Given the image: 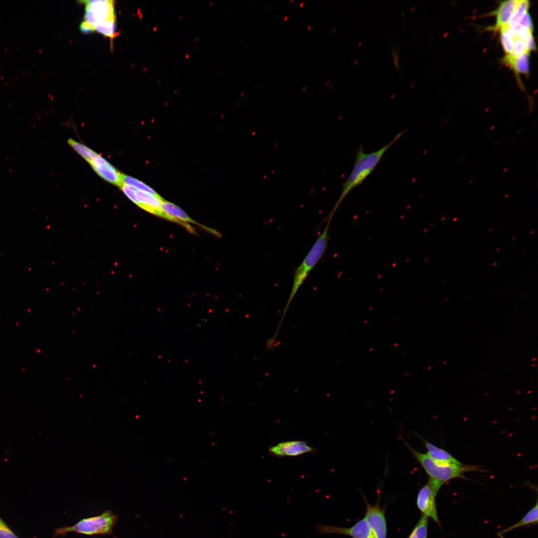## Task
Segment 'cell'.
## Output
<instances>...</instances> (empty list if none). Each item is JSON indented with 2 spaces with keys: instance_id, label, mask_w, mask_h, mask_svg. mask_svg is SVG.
Wrapping results in <instances>:
<instances>
[{
  "instance_id": "cell-1",
  "label": "cell",
  "mask_w": 538,
  "mask_h": 538,
  "mask_svg": "<svg viewBox=\"0 0 538 538\" xmlns=\"http://www.w3.org/2000/svg\"><path fill=\"white\" fill-rule=\"evenodd\" d=\"M405 131L397 134L391 141L377 150L365 152L362 146L359 147L356 152L355 160L351 171L343 182L340 196L326 217L327 219L332 220L334 214L346 197L372 174L386 151L400 139Z\"/></svg>"
},
{
  "instance_id": "cell-2",
  "label": "cell",
  "mask_w": 538,
  "mask_h": 538,
  "mask_svg": "<svg viewBox=\"0 0 538 538\" xmlns=\"http://www.w3.org/2000/svg\"><path fill=\"white\" fill-rule=\"evenodd\" d=\"M331 220H326L327 223L323 232L319 235L302 262L294 270L290 293L275 333L272 336L274 338H276L285 314L294 297L308 274L327 251L329 241V228Z\"/></svg>"
},
{
  "instance_id": "cell-3",
  "label": "cell",
  "mask_w": 538,
  "mask_h": 538,
  "mask_svg": "<svg viewBox=\"0 0 538 538\" xmlns=\"http://www.w3.org/2000/svg\"><path fill=\"white\" fill-rule=\"evenodd\" d=\"M406 446L427 474L428 482L437 490L446 482L456 478L465 479L464 473L471 471L483 472L480 467L473 465L442 464L435 462L426 454L421 453L407 443Z\"/></svg>"
},
{
  "instance_id": "cell-4",
  "label": "cell",
  "mask_w": 538,
  "mask_h": 538,
  "mask_svg": "<svg viewBox=\"0 0 538 538\" xmlns=\"http://www.w3.org/2000/svg\"><path fill=\"white\" fill-rule=\"evenodd\" d=\"M117 521L116 515L110 511H106L100 515L87 518L70 527H63L55 530V536L64 535L70 532H76L86 535H94L109 534Z\"/></svg>"
},
{
  "instance_id": "cell-5",
  "label": "cell",
  "mask_w": 538,
  "mask_h": 538,
  "mask_svg": "<svg viewBox=\"0 0 538 538\" xmlns=\"http://www.w3.org/2000/svg\"><path fill=\"white\" fill-rule=\"evenodd\" d=\"M85 5L83 21L91 26L95 31V26L110 19H116L114 1L111 0H83Z\"/></svg>"
},
{
  "instance_id": "cell-6",
  "label": "cell",
  "mask_w": 538,
  "mask_h": 538,
  "mask_svg": "<svg viewBox=\"0 0 538 538\" xmlns=\"http://www.w3.org/2000/svg\"><path fill=\"white\" fill-rule=\"evenodd\" d=\"M318 534H337L345 535L352 538H375L367 521L364 518L349 528H341L324 524L315 527Z\"/></svg>"
},
{
  "instance_id": "cell-7",
  "label": "cell",
  "mask_w": 538,
  "mask_h": 538,
  "mask_svg": "<svg viewBox=\"0 0 538 538\" xmlns=\"http://www.w3.org/2000/svg\"><path fill=\"white\" fill-rule=\"evenodd\" d=\"M318 450V449L303 440L283 441L269 447V454L278 458L295 457L307 453L314 454Z\"/></svg>"
},
{
  "instance_id": "cell-8",
  "label": "cell",
  "mask_w": 538,
  "mask_h": 538,
  "mask_svg": "<svg viewBox=\"0 0 538 538\" xmlns=\"http://www.w3.org/2000/svg\"><path fill=\"white\" fill-rule=\"evenodd\" d=\"M161 209L165 215V219L182 225L192 233L194 232V231L187 223L195 224L207 231L219 235L214 230L204 226L192 219L182 209L171 202L163 199L161 203Z\"/></svg>"
},
{
  "instance_id": "cell-9",
  "label": "cell",
  "mask_w": 538,
  "mask_h": 538,
  "mask_svg": "<svg viewBox=\"0 0 538 538\" xmlns=\"http://www.w3.org/2000/svg\"><path fill=\"white\" fill-rule=\"evenodd\" d=\"M437 494L427 482L419 491L416 504L423 515L431 518L437 524L440 525L437 515L435 497Z\"/></svg>"
},
{
  "instance_id": "cell-10",
  "label": "cell",
  "mask_w": 538,
  "mask_h": 538,
  "mask_svg": "<svg viewBox=\"0 0 538 538\" xmlns=\"http://www.w3.org/2000/svg\"><path fill=\"white\" fill-rule=\"evenodd\" d=\"M375 538H386L387 524L384 513L378 505L367 504L364 517Z\"/></svg>"
},
{
  "instance_id": "cell-11",
  "label": "cell",
  "mask_w": 538,
  "mask_h": 538,
  "mask_svg": "<svg viewBox=\"0 0 538 538\" xmlns=\"http://www.w3.org/2000/svg\"><path fill=\"white\" fill-rule=\"evenodd\" d=\"M90 164L97 174L106 181L119 187L123 184L122 173L102 156L99 155Z\"/></svg>"
},
{
  "instance_id": "cell-12",
  "label": "cell",
  "mask_w": 538,
  "mask_h": 538,
  "mask_svg": "<svg viewBox=\"0 0 538 538\" xmlns=\"http://www.w3.org/2000/svg\"><path fill=\"white\" fill-rule=\"evenodd\" d=\"M134 191L136 198L134 204L145 211L164 219V214L161 209V203L163 199L159 195H154L135 189Z\"/></svg>"
},
{
  "instance_id": "cell-13",
  "label": "cell",
  "mask_w": 538,
  "mask_h": 538,
  "mask_svg": "<svg viewBox=\"0 0 538 538\" xmlns=\"http://www.w3.org/2000/svg\"><path fill=\"white\" fill-rule=\"evenodd\" d=\"M423 441L427 450V456L435 462L442 464H463L446 450L438 447L417 435Z\"/></svg>"
},
{
  "instance_id": "cell-14",
  "label": "cell",
  "mask_w": 538,
  "mask_h": 538,
  "mask_svg": "<svg viewBox=\"0 0 538 538\" xmlns=\"http://www.w3.org/2000/svg\"><path fill=\"white\" fill-rule=\"evenodd\" d=\"M518 3V0H509L501 1L495 11L496 22L494 29L497 30L501 27L508 24L512 17Z\"/></svg>"
},
{
  "instance_id": "cell-15",
  "label": "cell",
  "mask_w": 538,
  "mask_h": 538,
  "mask_svg": "<svg viewBox=\"0 0 538 538\" xmlns=\"http://www.w3.org/2000/svg\"><path fill=\"white\" fill-rule=\"evenodd\" d=\"M530 52H526L518 57L507 54L503 59V62L509 65L517 73L527 74L530 69Z\"/></svg>"
},
{
  "instance_id": "cell-16",
  "label": "cell",
  "mask_w": 538,
  "mask_h": 538,
  "mask_svg": "<svg viewBox=\"0 0 538 538\" xmlns=\"http://www.w3.org/2000/svg\"><path fill=\"white\" fill-rule=\"evenodd\" d=\"M538 503L537 502L535 506L530 510L519 522L502 531L499 534L503 535L516 528L528 525L537 524L538 519Z\"/></svg>"
},
{
  "instance_id": "cell-17",
  "label": "cell",
  "mask_w": 538,
  "mask_h": 538,
  "mask_svg": "<svg viewBox=\"0 0 538 538\" xmlns=\"http://www.w3.org/2000/svg\"><path fill=\"white\" fill-rule=\"evenodd\" d=\"M499 29L503 48L507 54H510L513 50L517 36L508 24L501 27Z\"/></svg>"
},
{
  "instance_id": "cell-18",
  "label": "cell",
  "mask_w": 538,
  "mask_h": 538,
  "mask_svg": "<svg viewBox=\"0 0 538 538\" xmlns=\"http://www.w3.org/2000/svg\"><path fill=\"white\" fill-rule=\"evenodd\" d=\"M67 143L89 164L99 155L97 152L88 146L72 138H69Z\"/></svg>"
},
{
  "instance_id": "cell-19",
  "label": "cell",
  "mask_w": 538,
  "mask_h": 538,
  "mask_svg": "<svg viewBox=\"0 0 538 538\" xmlns=\"http://www.w3.org/2000/svg\"><path fill=\"white\" fill-rule=\"evenodd\" d=\"M123 183L132 187L138 191L154 195H158L152 188L141 181L128 175L122 173Z\"/></svg>"
},
{
  "instance_id": "cell-20",
  "label": "cell",
  "mask_w": 538,
  "mask_h": 538,
  "mask_svg": "<svg viewBox=\"0 0 538 538\" xmlns=\"http://www.w3.org/2000/svg\"><path fill=\"white\" fill-rule=\"evenodd\" d=\"M530 7V1L527 0H518L515 11L508 24L510 27L518 24L528 12Z\"/></svg>"
},
{
  "instance_id": "cell-21",
  "label": "cell",
  "mask_w": 538,
  "mask_h": 538,
  "mask_svg": "<svg viewBox=\"0 0 538 538\" xmlns=\"http://www.w3.org/2000/svg\"><path fill=\"white\" fill-rule=\"evenodd\" d=\"M95 31L113 39L116 35V19L104 21L95 26Z\"/></svg>"
},
{
  "instance_id": "cell-22",
  "label": "cell",
  "mask_w": 538,
  "mask_h": 538,
  "mask_svg": "<svg viewBox=\"0 0 538 538\" xmlns=\"http://www.w3.org/2000/svg\"><path fill=\"white\" fill-rule=\"evenodd\" d=\"M428 518L422 515L408 538H426Z\"/></svg>"
},
{
  "instance_id": "cell-23",
  "label": "cell",
  "mask_w": 538,
  "mask_h": 538,
  "mask_svg": "<svg viewBox=\"0 0 538 538\" xmlns=\"http://www.w3.org/2000/svg\"><path fill=\"white\" fill-rule=\"evenodd\" d=\"M527 52L530 51L527 48L526 43L522 39L517 37L513 50L510 55L516 57Z\"/></svg>"
},
{
  "instance_id": "cell-24",
  "label": "cell",
  "mask_w": 538,
  "mask_h": 538,
  "mask_svg": "<svg viewBox=\"0 0 538 538\" xmlns=\"http://www.w3.org/2000/svg\"><path fill=\"white\" fill-rule=\"evenodd\" d=\"M0 538H19L0 517Z\"/></svg>"
},
{
  "instance_id": "cell-25",
  "label": "cell",
  "mask_w": 538,
  "mask_h": 538,
  "mask_svg": "<svg viewBox=\"0 0 538 538\" xmlns=\"http://www.w3.org/2000/svg\"><path fill=\"white\" fill-rule=\"evenodd\" d=\"M518 24L533 33L534 25L531 15L528 12L524 15Z\"/></svg>"
},
{
  "instance_id": "cell-26",
  "label": "cell",
  "mask_w": 538,
  "mask_h": 538,
  "mask_svg": "<svg viewBox=\"0 0 538 538\" xmlns=\"http://www.w3.org/2000/svg\"><path fill=\"white\" fill-rule=\"evenodd\" d=\"M500 249H501L500 248H498L496 249L495 250H496V251H499Z\"/></svg>"
},
{
  "instance_id": "cell-27",
  "label": "cell",
  "mask_w": 538,
  "mask_h": 538,
  "mask_svg": "<svg viewBox=\"0 0 538 538\" xmlns=\"http://www.w3.org/2000/svg\"><path fill=\"white\" fill-rule=\"evenodd\" d=\"M457 219V217H456V218H454L452 221L454 222V221H456Z\"/></svg>"
},
{
  "instance_id": "cell-28",
  "label": "cell",
  "mask_w": 538,
  "mask_h": 538,
  "mask_svg": "<svg viewBox=\"0 0 538 538\" xmlns=\"http://www.w3.org/2000/svg\"><path fill=\"white\" fill-rule=\"evenodd\" d=\"M497 264V262H496V263H494V264L493 265V267H494V266H495V265H496Z\"/></svg>"
},
{
  "instance_id": "cell-29",
  "label": "cell",
  "mask_w": 538,
  "mask_h": 538,
  "mask_svg": "<svg viewBox=\"0 0 538 538\" xmlns=\"http://www.w3.org/2000/svg\"><path fill=\"white\" fill-rule=\"evenodd\" d=\"M492 229H493V228H491V229H490L489 230V231H491V230H492Z\"/></svg>"
},
{
  "instance_id": "cell-30",
  "label": "cell",
  "mask_w": 538,
  "mask_h": 538,
  "mask_svg": "<svg viewBox=\"0 0 538 538\" xmlns=\"http://www.w3.org/2000/svg\"><path fill=\"white\" fill-rule=\"evenodd\" d=\"M534 232H535V231H532V232H531V234H533V233H534Z\"/></svg>"
},
{
  "instance_id": "cell-31",
  "label": "cell",
  "mask_w": 538,
  "mask_h": 538,
  "mask_svg": "<svg viewBox=\"0 0 538 538\" xmlns=\"http://www.w3.org/2000/svg\"><path fill=\"white\" fill-rule=\"evenodd\" d=\"M515 238V237H513V238H512V239H511V240H514V239Z\"/></svg>"
},
{
  "instance_id": "cell-32",
  "label": "cell",
  "mask_w": 538,
  "mask_h": 538,
  "mask_svg": "<svg viewBox=\"0 0 538 538\" xmlns=\"http://www.w3.org/2000/svg\"><path fill=\"white\" fill-rule=\"evenodd\" d=\"M444 217H443V218H442V219H441V220H443V219H444Z\"/></svg>"
}]
</instances>
